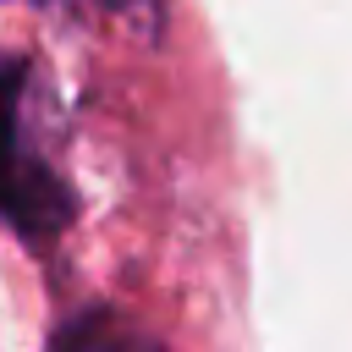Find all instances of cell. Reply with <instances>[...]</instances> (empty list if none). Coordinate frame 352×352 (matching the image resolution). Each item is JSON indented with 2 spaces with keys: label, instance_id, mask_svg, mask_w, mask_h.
Masks as SVG:
<instances>
[{
  "label": "cell",
  "instance_id": "obj_1",
  "mask_svg": "<svg viewBox=\"0 0 352 352\" xmlns=\"http://www.w3.org/2000/svg\"><path fill=\"white\" fill-rule=\"evenodd\" d=\"M82 198L60 165V116L50 72L0 44V220L22 242H55Z\"/></svg>",
  "mask_w": 352,
  "mask_h": 352
},
{
  "label": "cell",
  "instance_id": "obj_2",
  "mask_svg": "<svg viewBox=\"0 0 352 352\" xmlns=\"http://www.w3.org/2000/svg\"><path fill=\"white\" fill-rule=\"evenodd\" d=\"M38 6H72V11H88V16H110V22L138 28L143 38H160L165 16H170V0H38Z\"/></svg>",
  "mask_w": 352,
  "mask_h": 352
}]
</instances>
